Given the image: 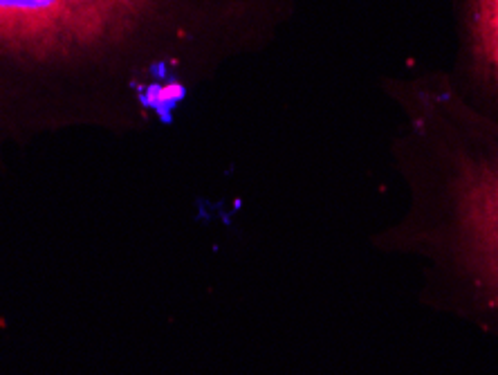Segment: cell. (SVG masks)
Here are the masks:
<instances>
[{"label":"cell","instance_id":"cell-1","mask_svg":"<svg viewBox=\"0 0 498 375\" xmlns=\"http://www.w3.org/2000/svg\"><path fill=\"white\" fill-rule=\"evenodd\" d=\"M391 162L402 211L372 243L422 258L447 299L498 333V122L472 108L447 70L391 74Z\"/></svg>","mask_w":498,"mask_h":375},{"label":"cell","instance_id":"cell-2","mask_svg":"<svg viewBox=\"0 0 498 375\" xmlns=\"http://www.w3.org/2000/svg\"><path fill=\"white\" fill-rule=\"evenodd\" d=\"M453 25V88L485 117L498 122V0H447Z\"/></svg>","mask_w":498,"mask_h":375}]
</instances>
